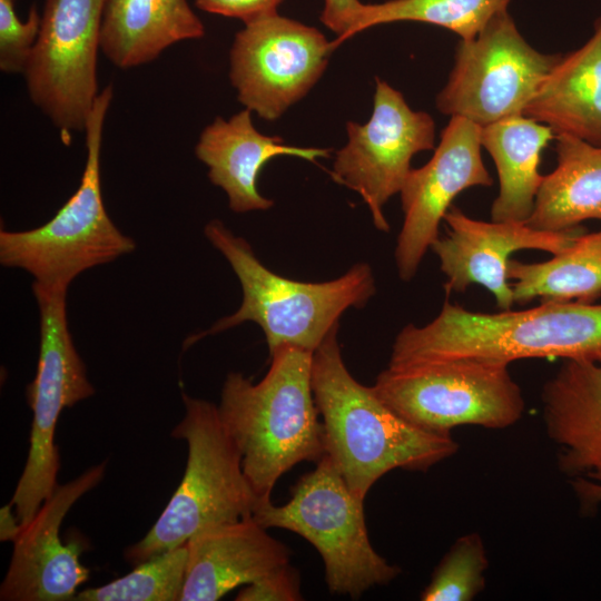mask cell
<instances>
[{
  "mask_svg": "<svg viewBox=\"0 0 601 601\" xmlns=\"http://www.w3.org/2000/svg\"><path fill=\"white\" fill-rule=\"evenodd\" d=\"M548 357L601 363V304L541 302L522 311L482 313L445 300L428 324L401 329L388 366L450 359L510 365Z\"/></svg>",
  "mask_w": 601,
  "mask_h": 601,
  "instance_id": "6da1fadb",
  "label": "cell"
},
{
  "mask_svg": "<svg viewBox=\"0 0 601 601\" xmlns=\"http://www.w3.org/2000/svg\"><path fill=\"white\" fill-rule=\"evenodd\" d=\"M334 327L313 353L312 388L331 456L353 494L364 501L384 474L425 472L454 455L451 435L421 430L391 410L372 386L348 372Z\"/></svg>",
  "mask_w": 601,
  "mask_h": 601,
  "instance_id": "7a4b0ae2",
  "label": "cell"
},
{
  "mask_svg": "<svg viewBox=\"0 0 601 601\" xmlns=\"http://www.w3.org/2000/svg\"><path fill=\"white\" fill-rule=\"evenodd\" d=\"M269 355V370L258 383L228 373L218 405L258 505L270 502L277 480L293 466L317 463L326 454L312 388L313 352L285 345Z\"/></svg>",
  "mask_w": 601,
  "mask_h": 601,
  "instance_id": "3957f363",
  "label": "cell"
},
{
  "mask_svg": "<svg viewBox=\"0 0 601 601\" xmlns=\"http://www.w3.org/2000/svg\"><path fill=\"white\" fill-rule=\"evenodd\" d=\"M204 233L230 264L239 279L243 299L234 314L190 337V344L244 322H254L265 334L269 354L285 345L314 353L328 333L338 326L346 309L363 307L375 294L374 275L365 263L352 266L332 280L298 282L268 269L248 242L236 236L223 221L210 220Z\"/></svg>",
  "mask_w": 601,
  "mask_h": 601,
  "instance_id": "277c9868",
  "label": "cell"
},
{
  "mask_svg": "<svg viewBox=\"0 0 601 601\" xmlns=\"http://www.w3.org/2000/svg\"><path fill=\"white\" fill-rule=\"evenodd\" d=\"M181 397L185 415L171 436L187 443L186 470L151 529L126 549L125 559L132 565L185 544L205 528L253 515L258 505L218 406L185 392Z\"/></svg>",
  "mask_w": 601,
  "mask_h": 601,
  "instance_id": "5b68a950",
  "label": "cell"
},
{
  "mask_svg": "<svg viewBox=\"0 0 601 601\" xmlns=\"http://www.w3.org/2000/svg\"><path fill=\"white\" fill-rule=\"evenodd\" d=\"M114 96L108 85L96 98L85 126L86 165L78 189L40 227L0 230V263L21 268L46 288H66L82 272L136 248L107 214L100 183L105 118Z\"/></svg>",
  "mask_w": 601,
  "mask_h": 601,
  "instance_id": "8992f818",
  "label": "cell"
},
{
  "mask_svg": "<svg viewBox=\"0 0 601 601\" xmlns=\"http://www.w3.org/2000/svg\"><path fill=\"white\" fill-rule=\"evenodd\" d=\"M363 502L325 454L293 486L287 503L260 504L253 518L265 529H285L307 540L323 559L328 590L357 599L371 588L387 584L401 572L372 546Z\"/></svg>",
  "mask_w": 601,
  "mask_h": 601,
  "instance_id": "52a82bcc",
  "label": "cell"
},
{
  "mask_svg": "<svg viewBox=\"0 0 601 601\" xmlns=\"http://www.w3.org/2000/svg\"><path fill=\"white\" fill-rule=\"evenodd\" d=\"M372 388L402 418L441 435L461 425L505 428L525 408L509 365L475 359L388 366Z\"/></svg>",
  "mask_w": 601,
  "mask_h": 601,
  "instance_id": "ba28073f",
  "label": "cell"
},
{
  "mask_svg": "<svg viewBox=\"0 0 601 601\" xmlns=\"http://www.w3.org/2000/svg\"><path fill=\"white\" fill-rule=\"evenodd\" d=\"M67 290L32 283L39 307V358L36 376L27 387L32 411L28 457L10 501L21 526L33 519L58 485L60 457L55 431L62 410L95 394L69 331Z\"/></svg>",
  "mask_w": 601,
  "mask_h": 601,
  "instance_id": "9c48e42d",
  "label": "cell"
},
{
  "mask_svg": "<svg viewBox=\"0 0 601 601\" xmlns=\"http://www.w3.org/2000/svg\"><path fill=\"white\" fill-rule=\"evenodd\" d=\"M561 55L529 45L508 10L495 14L472 40H460L436 108L480 127L523 115Z\"/></svg>",
  "mask_w": 601,
  "mask_h": 601,
  "instance_id": "30bf717a",
  "label": "cell"
},
{
  "mask_svg": "<svg viewBox=\"0 0 601 601\" xmlns=\"http://www.w3.org/2000/svg\"><path fill=\"white\" fill-rule=\"evenodd\" d=\"M107 0H46L23 72L32 102L62 137L83 131L98 97L97 55Z\"/></svg>",
  "mask_w": 601,
  "mask_h": 601,
  "instance_id": "8fae6325",
  "label": "cell"
},
{
  "mask_svg": "<svg viewBox=\"0 0 601 601\" xmlns=\"http://www.w3.org/2000/svg\"><path fill=\"white\" fill-rule=\"evenodd\" d=\"M335 48L316 28L278 13L245 24L229 53L238 100L265 120L278 119L318 81Z\"/></svg>",
  "mask_w": 601,
  "mask_h": 601,
  "instance_id": "7c38bea8",
  "label": "cell"
},
{
  "mask_svg": "<svg viewBox=\"0 0 601 601\" xmlns=\"http://www.w3.org/2000/svg\"><path fill=\"white\" fill-rule=\"evenodd\" d=\"M347 144L336 152L333 178L358 193L378 230H390L383 207L400 193L411 171V160L431 150L435 122L430 114L413 110L403 95L376 78L370 120L346 125Z\"/></svg>",
  "mask_w": 601,
  "mask_h": 601,
  "instance_id": "4fadbf2b",
  "label": "cell"
},
{
  "mask_svg": "<svg viewBox=\"0 0 601 601\" xmlns=\"http://www.w3.org/2000/svg\"><path fill=\"white\" fill-rule=\"evenodd\" d=\"M481 149V127L453 116L432 158L408 173L400 191L404 219L395 248L397 274L404 282L416 275L454 198L467 188L493 185Z\"/></svg>",
  "mask_w": 601,
  "mask_h": 601,
  "instance_id": "5bb4252c",
  "label": "cell"
},
{
  "mask_svg": "<svg viewBox=\"0 0 601 601\" xmlns=\"http://www.w3.org/2000/svg\"><path fill=\"white\" fill-rule=\"evenodd\" d=\"M105 472L102 462L58 484L33 519L21 526L0 587V600H75L77 589L89 578V569L80 562L85 544L78 539L65 544L59 530L71 506L102 481Z\"/></svg>",
  "mask_w": 601,
  "mask_h": 601,
  "instance_id": "9a60e30c",
  "label": "cell"
},
{
  "mask_svg": "<svg viewBox=\"0 0 601 601\" xmlns=\"http://www.w3.org/2000/svg\"><path fill=\"white\" fill-rule=\"evenodd\" d=\"M443 220L447 226L431 246L446 277V293H464L481 285L495 298L500 311L511 309L514 303L508 266L511 256L523 249L560 254L584 233L575 227L550 231L530 226L526 221H484L466 215L452 205Z\"/></svg>",
  "mask_w": 601,
  "mask_h": 601,
  "instance_id": "2e32d148",
  "label": "cell"
},
{
  "mask_svg": "<svg viewBox=\"0 0 601 601\" xmlns=\"http://www.w3.org/2000/svg\"><path fill=\"white\" fill-rule=\"evenodd\" d=\"M558 463L584 513L601 506V363L564 361L542 390Z\"/></svg>",
  "mask_w": 601,
  "mask_h": 601,
  "instance_id": "e0dca14e",
  "label": "cell"
},
{
  "mask_svg": "<svg viewBox=\"0 0 601 601\" xmlns=\"http://www.w3.org/2000/svg\"><path fill=\"white\" fill-rule=\"evenodd\" d=\"M253 515L205 528L188 541L179 601H215L289 563L292 551Z\"/></svg>",
  "mask_w": 601,
  "mask_h": 601,
  "instance_id": "ac0fdd59",
  "label": "cell"
},
{
  "mask_svg": "<svg viewBox=\"0 0 601 601\" xmlns=\"http://www.w3.org/2000/svg\"><path fill=\"white\" fill-rule=\"evenodd\" d=\"M197 158L208 167V178L228 197L235 213L265 210L274 205L260 195L257 178L272 158L293 156L308 161L328 157L331 149L288 146L278 136L260 134L245 108L228 120L217 117L200 134Z\"/></svg>",
  "mask_w": 601,
  "mask_h": 601,
  "instance_id": "d6986e66",
  "label": "cell"
},
{
  "mask_svg": "<svg viewBox=\"0 0 601 601\" xmlns=\"http://www.w3.org/2000/svg\"><path fill=\"white\" fill-rule=\"evenodd\" d=\"M523 116L566 135L601 146V17L579 49L561 55Z\"/></svg>",
  "mask_w": 601,
  "mask_h": 601,
  "instance_id": "ffe728a7",
  "label": "cell"
},
{
  "mask_svg": "<svg viewBox=\"0 0 601 601\" xmlns=\"http://www.w3.org/2000/svg\"><path fill=\"white\" fill-rule=\"evenodd\" d=\"M205 28L187 0H107L100 49L120 69L145 65Z\"/></svg>",
  "mask_w": 601,
  "mask_h": 601,
  "instance_id": "44dd1931",
  "label": "cell"
},
{
  "mask_svg": "<svg viewBox=\"0 0 601 601\" xmlns=\"http://www.w3.org/2000/svg\"><path fill=\"white\" fill-rule=\"evenodd\" d=\"M555 139L552 129L523 115L481 127L482 147L491 155L499 177V194L491 206L495 221H526L543 176L541 152Z\"/></svg>",
  "mask_w": 601,
  "mask_h": 601,
  "instance_id": "7402d4cb",
  "label": "cell"
},
{
  "mask_svg": "<svg viewBox=\"0 0 601 601\" xmlns=\"http://www.w3.org/2000/svg\"><path fill=\"white\" fill-rule=\"evenodd\" d=\"M555 140L556 166L543 176L526 223L561 231L601 220V146L566 135Z\"/></svg>",
  "mask_w": 601,
  "mask_h": 601,
  "instance_id": "603a6c76",
  "label": "cell"
},
{
  "mask_svg": "<svg viewBox=\"0 0 601 601\" xmlns=\"http://www.w3.org/2000/svg\"><path fill=\"white\" fill-rule=\"evenodd\" d=\"M515 304L541 302L593 303L601 296V229L582 233L549 260L508 266Z\"/></svg>",
  "mask_w": 601,
  "mask_h": 601,
  "instance_id": "cb8c5ba5",
  "label": "cell"
},
{
  "mask_svg": "<svg viewBox=\"0 0 601 601\" xmlns=\"http://www.w3.org/2000/svg\"><path fill=\"white\" fill-rule=\"evenodd\" d=\"M510 0H388L364 3L354 35L374 26L415 21L445 28L472 40Z\"/></svg>",
  "mask_w": 601,
  "mask_h": 601,
  "instance_id": "d4e9b609",
  "label": "cell"
},
{
  "mask_svg": "<svg viewBox=\"0 0 601 601\" xmlns=\"http://www.w3.org/2000/svg\"><path fill=\"white\" fill-rule=\"evenodd\" d=\"M188 559L187 542L159 553L105 585L77 592L76 601H179Z\"/></svg>",
  "mask_w": 601,
  "mask_h": 601,
  "instance_id": "484cf974",
  "label": "cell"
},
{
  "mask_svg": "<svg viewBox=\"0 0 601 601\" xmlns=\"http://www.w3.org/2000/svg\"><path fill=\"white\" fill-rule=\"evenodd\" d=\"M489 566L483 541L477 533L460 536L435 568L421 593L423 601H471L485 588Z\"/></svg>",
  "mask_w": 601,
  "mask_h": 601,
  "instance_id": "4316f807",
  "label": "cell"
},
{
  "mask_svg": "<svg viewBox=\"0 0 601 601\" xmlns=\"http://www.w3.org/2000/svg\"><path fill=\"white\" fill-rule=\"evenodd\" d=\"M41 16L36 6L21 21L14 10V0H0V69L8 73L24 72L37 42Z\"/></svg>",
  "mask_w": 601,
  "mask_h": 601,
  "instance_id": "83f0119b",
  "label": "cell"
},
{
  "mask_svg": "<svg viewBox=\"0 0 601 601\" xmlns=\"http://www.w3.org/2000/svg\"><path fill=\"white\" fill-rule=\"evenodd\" d=\"M302 599L298 572L289 563L246 584L236 598L238 601H296Z\"/></svg>",
  "mask_w": 601,
  "mask_h": 601,
  "instance_id": "f1b7e54d",
  "label": "cell"
},
{
  "mask_svg": "<svg viewBox=\"0 0 601 601\" xmlns=\"http://www.w3.org/2000/svg\"><path fill=\"white\" fill-rule=\"evenodd\" d=\"M283 0H195L209 13L242 20L245 24L277 14Z\"/></svg>",
  "mask_w": 601,
  "mask_h": 601,
  "instance_id": "f546056e",
  "label": "cell"
},
{
  "mask_svg": "<svg viewBox=\"0 0 601 601\" xmlns=\"http://www.w3.org/2000/svg\"><path fill=\"white\" fill-rule=\"evenodd\" d=\"M363 6L359 0H324L321 20L336 33L337 38L334 41L336 47L354 36Z\"/></svg>",
  "mask_w": 601,
  "mask_h": 601,
  "instance_id": "4dcf8cb0",
  "label": "cell"
},
{
  "mask_svg": "<svg viewBox=\"0 0 601 601\" xmlns=\"http://www.w3.org/2000/svg\"><path fill=\"white\" fill-rule=\"evenodd\" d=\"M21 525L17 519L12 505L9 503L0 510V539L1 541H14Z\"/></svg>",
  "mask_w": 601,
  "mask_h": 601,
  "instance_id": "1f68e13d",
  "label": "cell"
}]
</instances>
